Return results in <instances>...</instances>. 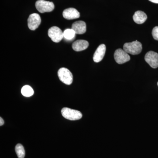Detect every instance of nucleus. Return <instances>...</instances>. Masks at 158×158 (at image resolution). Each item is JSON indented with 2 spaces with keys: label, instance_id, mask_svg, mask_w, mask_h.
<instances>
[{
  "label": "nucleus",
  "instance_id": "nucleus-1",
  "mask_svg": "<svg viewBox=\"0 0 158 158\" xmlns=\"http://www.w3.org/2000/svg\"><path fill=\"white\" fill-rule=\"evenodd\" d=\"M123 48L128 54L133 55H138L142 51V44L138 40L132 42L126 43L123 45Z\"/></svg>",
  "mask_w": 158,
  "mask_h": 158
},
{
  "label": "nucleus",
  "instance_id": "nucleus-2",
  "mask_svg": "<svg viewBox=\"0 0 158 158\" xmlns=\"http://www.w3.org/2000/svg\"><path fill=\"white\" fill-rule=\"evenodd\" d=\"M62 116L70 120H77L82 117V114L80 111L68 108H63L61 110Z\"/></svg>",
  "mask_w": 158,
  "mask_h": 158
},
{
  "label": "nucleus",
  "instance_id": "nucleus-3",
  "mask_svg": "<svg viewBox=\"0 0 158 158\" xmlns=\"http://www.w3.org/2000/svg\"><path fill=\"white\" fill-rule=\"evenodd\" d=\"M35 6L38 11L41 13L51 12L55 9L53 3L44 0H38Z\"/></svg>",
  "mask_w": 158,
  "mask_h": 158
},
{
  "label": "nucleus",
  "instance_id": "nucleus-4",
  "mask_svg": "<svg viewBox=\"0 0 158 158\" xmlns=\"http://www.w3.org/2000/svg\"><path fill=\"white\" fill-rule=\"evenodd\" d=\"M59 80L66 85H70L73 81L72 73L67 68L60 69L58 72Z\"/></svg>",
  "mask_w": 158,
  "mask_h": 158
},
{
  "label": "nucleus",
  "instance_id": "nucleus-5",
  "mask_svg": "<svg viewBox=\"0 0 158 158\" xmlns=\"http://www.w3.org/2000/svg\"><path fill=\"white\" fill-rule=\"evenodd\" d=\"M49 37L54 42L59 43L64 38L63 32L59 27H53L49 29L48 31Z\"/></svg>",
  "mask_w": 158,
  "mask_h": 158
},
{
  "label": "nucleus",
  "instance_id": "nucleus-6",
  "mask_svg": "<svg viewBox=\"0 0 158 158\" xmlns=\"http://www.w3.org/2000/svg\"><path fill=\"white\" fill-rule=\"evenodd\" d=\"M114 59L118 64H122L130 61L131 58L129 55L123 49H117L114 55Z\"/></svg>",
  "mask_w": 158,
  "mask_h": 158
},
{
  "label": "nucleus",
  "instance_id": "nucleus-7",
  "mask_svg": "<svg viewBox=\"0 0 158 158\" xmlns=\"http://www.w3.org/2000/svg\"><path fill=\"white\" fill-rule=\"evenodd\" d=\"M41 18L39 14L33 13L29 16L28 19V26L31 31H35L41 23Z\"/></svg>",
  "mask_w": 158,
  "mask_h": 158
},
{
  "label": "nucleus",
  "instance_id": "nucleus-8",
  "mask_svg": "<svg viewBox=\"0 0 158 158\" xmlns=\"http://www.w3.org/2000/svg\"><path fill=\"white\" fill-rule=\"evenodd\" d=\"M144 59L152 68L158 67V54L156 52L153 51L148 52L145 55Z\"/></svg>",
  "mask_w": 158,
  "mask_h": 158
},
{
  "label": "nucleus",
  "instance_id": "nucleus-9",
  "mask_svg": "<svg viewBox=\"0 0 158 158\" xmlns=\"http://www.w3.org/2000/svg\"><path fill=\"white\" fill-rule=\"evenodd\" d=\"M63 17L65 19L71 20L79 18L80 17V13L76 9L70 8L65 9L62 13Z\"/></svg>",
  "mask_w": 158,
  "mask_h": 158
},
{
  "label": "nucleus",
  "instance_id": "nucleus-10",
  "mask_svg": "<svg viewBox=\"0 0 158 158\" xmlns=\"http://www.w3.org/2000/svg\"><path fill=\"white\" fill-rule=\"evenodd\" d=\"M106 52V46L105 44H102L99 46L94 54V61L97 63L101 61L104 57Z\"/></svg>",
  "mask_w": 158,
  "mask_h": 158
},
{
  "label": "nucleus",
  "instance_id": "nucleus-11",
  "mask_svg": "<svg viewBox=\"0 0 158 158\" xmlns=\"http://www.w3.org/2000/svg\"><path fill=\"white\" fill-rule=\"evenodd\" d=\"M72 29L74 31L76 34H83L86 32V24L83 21H78L74 23L72 26Z\"/></svg>",
  "mask_w": 158,
  "mask_h": 158
},
{
  "label": "nucleus",
  "instance_id": "nucleus-12",
  "mask_svg": "<svg viewBox=\"0 0 158 158\" xmlns=\"http://www.w3.org/2000/svg\"><path fill=\"white\" fill-rule=\"evenodd\" d=\"M89 43L87 40H79L73 42L72 44V48L76 52H81L85 50L88 48Z\"/></svg>",
  "mask_w": 158,
  "mask_h": 158
},
{
  "label": "nucleus",
  "instance_id": "nucleus-13",
  "mask_svg": "<svg viewBox=\"0 0 158 158\" xmlns=\"http://www.w3.org/2000/svg\"><path fill=\"white\" fill-rule=\"evenodd\" d=\"M133 18L134 22L136 23L141 24L146 21L147 19V16L143 11H138L135 12Z\"/></svg>",
  "mask_w": 158,
  "mask_h": 158
},
{
  "label": "nucleus",
  "instance_id": "nucleus-14",
  "mask_svg": "<svg viewBox=\"0 0 158 158\" xmlns=\"http://www.w3.org/2000/svg\"><path fill=\"white\" fill-rule=\"evenodd\" d=\"M76 33L72 29H67L63 32L64 39L66 40H73L76 37Z\"/></svg>",
  "mask_w": 158,
  "mask_h": 158
},
{
  "label": "nucleus",
  "instance_id": "nucleus-15",
  "mask_svg": "<svg viewBox=\"0 0 158 158\" xmlns=\"http://www.w3.org/2000/svg\"><path fill=\"white\" fill-rule=\"evenodd\" d=\"M21 93L24 96L29 97L34 94V91L31 86L25 85L22 88Z\"/></svg>",
  "mask_w": 158,
  "mask_h": 158
},
{
  "label": "nucleus",
  "instance_id": "nucleus-16",
  "mask_svg": "<svg viewBox=\"0 0 158 158\" xmlns=\"http://www.w3.org/2000/svg\"><path fill=\"white\" fill-rule=\"evenodd\" d=\"M15 150L18 158H24L25 156V151L23 146L21 144H17L15 146Z\"/></svg>",
  "mask_w": 158,
  "mask_h": 158
},
{
  "label": "nucleus",
  "instance_id": "nucleus-17",
  "mask_svg": "<svg viewBox=\"0 0 158 158\" xmlns=\"http://www.w3.org/2000/svg\"><path fill=\"white\" fill-rule=\"evenodd\" d=\"M152 35L154 39L158 40V27H156L153 29Z\"/></svg>",
  "mask_w": 158,
  "mask_h": 158
},
{
  "label": "nucleus",
  "instance_id": "nucleus-18",
  "mask_svg": "<svg viewBox=\"0 0 158 158\" xmlns=\"http://www.w3.org/2000/svg\"><path fill=\"white\" fill-rule=\"evenodd\" d=\"M4 124V120H3V118H2V117H1V118H0V126H2Z\"/></svg>",
  "mask_w": 158,
  "mask_h": 158
},
{
  "label": "nucleus",
  "instance_id": "nucleus-19",
  "mask_svg": "<svg viewBox=\"0 0 158 158\" xmlns=\"http://www.w3.org/2000/svg\"><path fill=\"white\" fill-rule=\"evenodd\" d=\"M150 2L156 4H158V0H149Z\"/></svg>",
  "mask_w": 158,
  "mask_h": 158
},
{
  "label": "nucleus",
  "instance_id": "nucleus-20",
  "mask_svg": "<svg viewBox=\"0 0 158 158\" xmlns=\"http://www.w3.org/2000/svg\"><path fill=\"white\" fill-rule=\"evenodd\" d=\"M157 85H158V83H157Z\"/></svg>",
  "mask_w": 158,
  "mask_h": 158
}]
</instances>
